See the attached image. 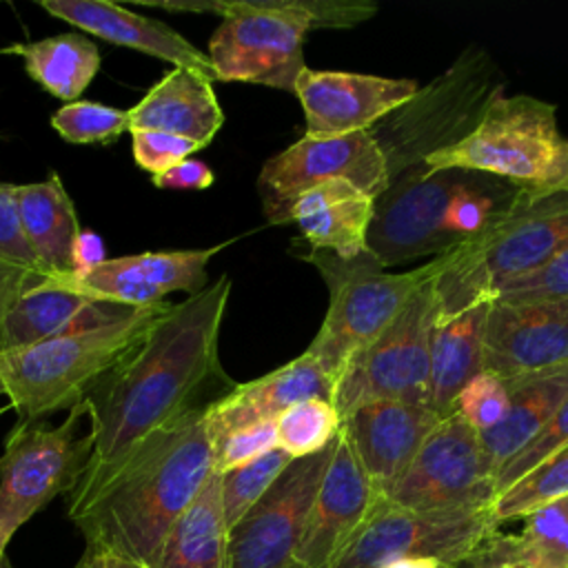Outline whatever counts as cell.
Returning a JSON list of instances; mask_svg holds the SVG:
<instances>
[{"label":"cell","instance_id":"6da1fadb","mask_svg":"<svg viewBox=\"0 0 568 568\" xmlns=\"http://www.w3.org/2000/svg\"><path fill=\"white\" fill-rule=\"evenodd\" d=\"M231 295V277L184 302L169 304L142 342L84 395L91 457L67 495V513L80 510L155 430L209 408L204 390L226 379L220 355V326Z\"/></svg>","mask_w":568,"mask_h":568},{"label":"cell","instance_id":"7a4b0ae2","mask_svg":"<svg viewBox=\"0 0 568 568\" xmlns=\"http://www.w3.org/2000/svg\"><path fill=\"white\" fill-rule=\"evenodd\" d=\"M211 473L213 442L202 408L151 433L69 519L84 535L87 548L111 550L149 568Z\"/></svg>","mask_w":568,"mask_h":568},{"label":"cell","instance_id":"3957f363","mask_svg":"<svg viewBox=\"0 0 568 568\" xmlns=\"http://www.w3.org/2000/svg\"><path fill=\"white\" fill-rule=\"evenodd\" d=\"M530 202L517 186L466 169L402 175L375 200L368 251L386 268L448 253Z\"/></svg>","mask_w":568,"mask_h":568},{"label":"cell","instance_id":"277c9868","mask_svg":"<svg viewBox=\"0 0 568 568\" xmlns=\"http://www.w3.org/2000/svg\"><path fill=\"white\" fill-rule=\"evenodd\" d=\"M164 11H209L222 18L209 40L215 80L293 91L304 69L311 29H346L368 20L366 0H135Z\"/></svg>","mask_w":568,"mask_h":568},{"label":"cell","instance_id":"5b68a950","mask_svg":"<svg viewBox=\"0 0 568 568\" xmlns=\"http://www.w3.org/2000/svg\"><path fill=\"white\" fill-rule=\"evenodd\" d=\"M169 302L133 308L113 320L0 355V386L20 424L82 404L89 388L122 362Z\"/></svg>","mask_w":568,"mask_h":568},{"label":"cell","instance_id":"8992f818","mask_svg":"<svg viewBox=\"0 0 568 568\" xmlns=\"http://www.w3.org/2000/svg\"><path fill=\"white\" fill-rule=\"evenodd\" d=\"M466 169L517 186L530 202L568 193V138L557 109L532 95H497L459 142L424 160V171Z\"/></svg>","mask_w":568,"mask_h":568},{"label":"cell","instance_id":"52a82bcc","mask_svg":"<svg viewBox=\"0 0 568 568\" xmlns=\"http://www.w3.org/2000/svg\"><path fill=\"white\" fill-rule=\"evenodd\" d=\"M568 246V193L526 202L484 235L450 248L433 282L437 317L493 302Z\"/></svg>","mask_w":568,"mask_h":568},{"label":"cell","instance_id":"ba28073f","mask_svg":"<svg viewBox=\"0 0 568 568\" xmlns=\"http://www.w3.org/2000/svg\"><path fill=\"white\" fill-rule=\"evenodd\" d=\"M306 260L317 266L331 295L324 322L306 353L335 386L348 362L395 320L419 286L437 277L444 264V255H437L424 266L388 273L371 251L342 260L317 248H311Z\"/></svg>","mask_w":568,"mask_h":568},{"label":"cell","instance_id":"9c48e42d","mask_svg":"<svg viewBox=\"0 0 568 568\" xmlns=\"http://www.w3.org/2000/svg\"><path fill=\"white\" fill-rule=\"evenodd\" d=\"M493 80L490 60L468 51L439 80L386 115L384 129L371 135L386 158L388 184L424 171L428 155L468 135L486 106L501 95Z\"/></svg>","mask_w":568,"mask_h":568},{"label":"cell","instance_id":"30bf717a","mask_svg":"<svg viewBox=\"0 0 568 568\" xmlns=\"http://www.w3.org/2000/svg\"><path fill=\"white\" fill-rule=\"evenodd\" d=\"M84 404H75L60 426L44 422L9 430L0 455V552L11 537L53 497L69 495L91 457V435L78 437Z\"/></svg>","mask_w":568,"mask_h":568},{"label":"cell","instance_id":"8fae6325","mask_svg":"<svg viewBox=\"0 0 568 568\" xmlns=\"http://www.w3.org/2000/svg\"><path fill=\"white\" fill-rule=\"evenodd\" d=\"M433 282L419 286L395 320L348 362L333 399L339 417L373 399L428 406L430 333L437 320Z\"/></svg>","mask_w":568,"mask_h":568},{"label":"cell","instance_id":"7c38bea8","mask_svg":"<svg viewBox=\"0 0 568 568\" xmlns=\"http://www.w3.org/2000/svg\"><path fill=\"white\" fill-rule=\"evenodd\" d=\"M497 528L490 508L417 513L379 495L333 568H384L408 557L457 568Z\"/></svg>","mask_w":568,"mask_h":568},{"label":"cell","instance_id":"4fadbf2b","mask_svg":"<svg viewBox=\"0 0 568 568\" xmlns=\"http://www.w3.org/2000/svg\"><path fill=\"white\" fill-rule=\"evenodd\" d=\"M384 497L417 513L490 508L495 473L479 433L457 413L442 419Z\"/></svg>","mask_w":568,"mask_h":568},{"label":"cell","instance_id":"5bb4252c","mask_svg":"<svg viewBox=\"0 0 568 568\" xmlns=\"http://www.w3.org/2000/svg\"><path fill=\"white\" fill-rule=\"evenodd\" d=\"M346 180L373 200L388 189L386 158L371 131L346 135H302L284 151L268 158L257 175V191L271 224H284L288 206L304 191Z\"/></svg>","mask_w":568,"mask_h":568},{"label":"cell","instance_id":"9a60e30c","mask_svg":"<svg viewBox=\"0 0 568 568\" xmlns=\"http://www.w3.org/2000/svg\"><path fill=\"white\" fill-rule=\"evenodd\" d=\"M333 446L293 459L229 530L226 568H291Z\"/></svg>","mask_w":568,"mask_h":568},{"label":"cell","instance_id":"2e32d148","mask_svg":"<svg viewBox=\"0 0 568 568\" xmlns=\"http://www.w3.org/2000/svg\"><path fill=\"white\" fill-rule=\"evenodd\" d=\"M231 242L209 248L186 251H151L140 255H126L104 260L84 275L49 277L55 284L80 293L84 297L109 302L126 308H144L166 302L171 293L195 295L209 286L206 266Z\"/></svg>","mask_w":568,"mask_h":568},{"label":"cell","instance_id":"e0dca14e","mask_svg":"<svg viewBox=\"0 0 568 568\" xmlns=\"http://www.w3.org/2000/svg\"><path fill=\"white\" fill-rule=\"evenodd\" d=\"M568 364V300H493L484 320V371L501 379Z\"/></svg>","mask_w":568,"mask_h":568},{"label":"cell","instance_id":"ac0fdd59","mask_svg":"<svg viewBox=\"0 0 568 568\" xmlns=\"http://www.w3.org/2000/svg\"><path fill=\"white\" fill-rule=\"evenodd\" d=\"M419 87L404 78H382L353 71H317L304 67L293 93L300 98L306 135L331 138L371 131L417 95Z\"/></svg>","mask_w":568,"mask_h":568},{"label":"cell","instance_id":"d6986e66","mask_svg":"<svg viewBox=\"0 0 568 568\" xmlns=\"http://www.w3.org/2000/svg\"><path fill=\"white\" fill-rule=\"evenodd\" d=\"M379 495L346 437L337 433L291 568H333Z\"/></svg>","mask_w":568,"mask_h":568},{"label":"cell","instance_id":"ffe728a7","mask_svg":"<svg viewBox=\"0 0 568 568\" xmlns=\"http://www.w3.org/2000/svg\"><path fill=\"white\" fill-rule=\"evenodd\" d=\"M439 422L424 404L373 399L342 415L339 433L375 488L386 495Z\"/></svg>","mask_w":568,"mask_h":568},{"label":"cell","instance_id":"44dd1931","mask_svg":"<svg viewBox=\"0 0 568 568\" xmlns=\"http://www.w3.org/2000/svg\"><path fill=\"white\" fill-rule=\"evenodd\" d=\"M38 4L53 18H60L89 36L160 58L178 69L195 71L215 82V71L206 53L162 20L135 13L109 0H40Z\"/></svg>","mask_w":568,"mask_h":568},{"label":"cell","instance_id":"7402d4cb","mask_svg":"<svg viewBox=\"0 0 568 568\" xmlns=\"http://www.w3.org/2000/svg\"><path fill=\"white\" fill-rule=\"evenodd\" d=\"M304 399H335V384L306 351L257 379L231 386L215 399L206 408L211 442L251 424L275 422Z\"/></svg>","mask_w":568,"mask_h":568},{"label":"cell","instance_id":"603a6c76","mask_svg":"<svg viewBox=\"0 0 568 568\" xmlns=\"http://www.w3.org/2000/svg\"><path fill=\"white\" fill-rule=\"evenodd\" d=\"M373 213L371 195L346 180H331L297 195L288 206L286 222H295L311 248L355 260L368 253Z\"/></svg>","mask_w":568,"mask_h":568},{"label":"cell","instance_id":"cb8c5ba5","mask_svg":"<svg viewBox=\"0 0 568 568\" xmlns=\"http://www.w3.org/2000/svg\"><path fill=\"white\" fill-rule=\"evenodd\" d=\"M224 124L213 82L189 69L173 67L144 98L129 109V129L162 131L197 142L202 149Z\"/></svg>","mask_w":568,"mask_h":568},{"label":"cell","instance_id":"d4e9b609","mask_svg":"<svg viewBox=\"0 0 568 568\" xmlns=\"http://www.w3.org/2000/svg\"><path fill=\"white\" fill-rule=\"evenodd\" d=\"M133 308L98 302L73 293L53 280L29 291L4 317L0 331V355L36 346L44 339L113 320Z\"/></svg>","mask_w":568,"mask_h":568},{"label":"cell","instance_id":"484cf974","mask_svg":"<svg viewBox=\"0 0 568 568\" xmlns=\"http://www.w3.org/2000/svg\"><path fill=\"white\" fill-rule=\"evenodd\" d=\"M18 217L24 240L47 277H71L75 242L82 233L75 206L60 182L49 173L44 182L16 184Z\"/></svg>","mask_w":568,"mask_h":568},{"label":"cell","instance_id":"4316f807","mask_svg":"<svg viewBox=\"0 0 568 568\" xmlns=\"http://www.w3.org/2000/svg\"><path fill=\"white\" fill-rule=\"evenodd\" d=\"M488 304L470 306L450 317H437L433 324L428 406L439 419L455 413L462 388L484 373V320Z\"/></svg>","mask_w":568,"mask_h":568},{"label":"cell","instance_id":"83f0119b","mask_svg":"<svg viewBox=\"0 0 568 568\" xmlns=\"http://www.w3.org/2000/svg\"><path fill=\"white\" fill-rule=\"evenodd\" d=\"M506 384L510 404L504 419L495 428L479 433L495 477L568 397V364L532 375L510 377Z\"/></svg>","mask_w":568,"mask_h":568},{"label":"cell","instance_id":"f1b7e54d","mask_svg":"<svg viewBox=\"0 0 568 568\" xmlns=\"http://www.w3.org/2000/svg\"><path fill=\"white\" fill-rule=\"evenodd\" d=\"M226 546L222 477L213 470L197 497L166 532L149 568H226Z\"/></svg>","mask_w":568,"mask_h":568},{"label":"cell","instance_id":"f546056e","mask_svg":"<svg viewBox=\"0 0 568 568\" xmlns=\"http://www.w3.org/2000/svg\"><path fill=\"white\" fill-rule=\"evenodd\" d=\"M517 535L493 530L462 564H521L530 568H568V495L530 515Z\"/></svg>","mask_w":568,"mask_h":568},{"label":"cell","instance_id":"4dcf8cb0","mask_svg":"<svg viewBox=\"0 0 568 568\" xmlns=\"http://www.w3.org/2000/svg\"><path fill=\"white\" fill-rule=\"evenodd\" d=\"M2 55H20L27 75L47 93L75 102L100 69V49L84 33H60L36 42L9 44Z\"/></svg>","mask_w":568,"mask_h":568},{"label":"cell","instance_id":"1f68e13d","mask_svg":"<svg viewBox=\"0 0 568 568\" xmlns=\"http://www.w3.org/2000/svg\"><path fill=\"white\" fill-rule=\"evenodd\" d=\"M568 495V446L544 459L504 493L490 506L495 524L524 519L539 506Z\"/></svg>","mask_w":568,"mask_h":568},{"label":"cell","instance_id":"d6a6232c","mask_svg":"<svg viewBox=\"0 0 568 568\" xmlns=\"http://www.w3.org/2000/svg\"><path fill=\"white\" fill-rule=\"evenodd\" d=\"M342 417L328 399H304L275 419L277 448L291 459L308 457L331 446L339 433Z\"/></svg>","mask_w":568,"mask_h":568},{"label":"cell","instance_id":"836d02e7","mask_svg":"<svg viewBox=\"0 0 568 568\" xmlns=\"http://www.w3.org/2000/svg\"><path fill=\"white\" fill-rule=\"evenodd\" d=\"M291 462L293 459L282 448H273L266 455L220 475L222 513L229 530L257 504Z\"/></svg>","mask_w":568,"mask_h":568},{"label":"cell","instance_id":"e575fe53","mask_svg":"<svg viewBox=\"0 0 568 568\" xmlns=\"http://www.w3.org/2000/svg\"><path fill=\"white\" fill-rule=\"evenodd\" d=\"M51 126L71 144H113L129 131V111L102 102L75 100L51 115Z\"/></svg>","mask_w":568,"mask_h":568},{"label":"cell","instance_id":"d590c367","mask_svg":"<svg viewBox=\"0 0 568 568\" xmlns=\"http://www.w3.org/2000/svg\"><path fill=\"white\" fill-rule=\"evenodd\" d=\"M568 446V397L550 415V419L539 428V433L497 473L495 477V497L539 466L550 455Z\"/></svg>","mask_w":568,"mask_h":568},{"label":"cell","instance_id":"8d00e7d4","mask_svg":"<svg viewBox=\"0 0 568 568\" xmlns=\"http://www.w3.org/2000/svg\"><path fill=\"white\" fill-rule=\"evenodd\" d=\"M508 404L510 393L506 379L484 371L462 388L455 402V413L477 433H486L504 419Z\"/></svg>","mask_w":568,"mask_h":568},{"label":"cell","instance_id":"74e56055","mask_svg":"<svg viewBox=\"0 0 568 568\" xmlns=\"http://www.w3.org/2000/svg\"><path fill=\"white\" fill-rule=\"evenodd\" d=\"M277 448L275 422H260L237 428L213 444V470L226 473Z\"/></svg>","mask_w":568,"mask_h":568},{"label":"cell","instance_id":"f35d334b","mask_svg":"<svg viewBox=\"0 0 568 568\" xmlns=\"http://www.w3.org/2000/svg\"><path fill=\"white\" fill-rule=\"evenodd\" d=\"M495 300L532 302V300H568V246L557 251L544 266L526 277L510 282Z\"/></svg>","mask_w":568,"mask_h":568},{"label":"cell","instance_id":"ab89813d","mask_svg":"<svg viewBox=\"0 0 568 568\" xmlns=\"http://www.w3.org/2000/svg\"><path fill=\"white\" fill-rule=\"evenodd\" d=\"M133 140V158L135 164L142 171H149L151 175H160L166 169L175 166L178 162L186 160L202 146L193 140L178 138L162 131H149V129H129Z\"/></svg>","mask_w":568,"mask_h":568},{"label":"cell","instance_id":"60d3db41","mask_svg":"<svg viewBox=\"0 0 568 568\" xmlns=\"http://www.w3.org/2000/svg\"><path fill=\"white\" fill-rule=\"evenodd\" d=\"M0 260L40 271L20 226L18 204H16V184H9V182H0Z\"/></svg>","mask_w":568,"mask_h":568},{"label":"cell","instance_id":"b9f144b4","mask_svg":"<svg viewBox=\"0 0 568 568\" xmlns=\"http://www.w3.org/2000/svg\"><path fill=\"white\" fill-rule=\"evenodd\" d=\"M44 280L49 277L36 268H27L22 264L0 260V331H2L4 317L18 304V300L24 297L29 291L38 288Z\"/></svg>","mask_w":568,"mask_h":568},{"label":"cell","instance_id":"7bdbcfd3","mask_svg":"<svg viewBox=\"0 0 568 568\" xmlns=\"http://www.w3.org/2000/svg\"><path fill=\"white\" fill-rule=\"evenodd\" d=\"M215 175L209 164L202 160H182L175 166L166 169L160 175H153V184L158 189H171V191H204L213 184Z\"/></svg>","mask_w":568,"mask_h":568},{"label":"cell","instance_id":"ee69618b","mask_svg":"<svg viewBox=\"0 0 568 568\" xmlns=\"http://www.w3.org/2000/svg\"><path fill=\"white\" fill-rule=\"evenodd\" d=\"M104 257V244L93 231H82L78 242H75V253H73V275H84L98 264H102Z\"/></svg>","mask_w":568,"mask_h":568},{"label":"cell","instance_id":"f6af8a7d","mask_svg":"<svg viewBox=\"0 0 568 568\" xmlns=\"http://www.w3.org/2000/svg\"><path fill=\"white\" fill-rule=\"evenodd\" d=\"M75 568H146L140 561L126 559L122 555H115L111 550H95V548H87L84 557L78 561Z\"/></svg>","mask_w":568,"mask_h":568},{"label":"cell","instance_id":"bcb514c9","mask_svg":"<svg viewBox=\"0 0 568 568\" xmlns=\"http://www.w3.org/2000/svg\"><path fill=\"white\" fill-rule=\"evenodd\" d=\"M384 568H453V566H448L439 559H433V557H408V559L390 561Z\"/></svg>","mask_w":568,"mask_h":568},{"label":"cell","instance_id":"7dc6e473","mask_svg":"<svg viewBox=\"0 0 568 568\" xmlns=\"http://www.w3.org/2000/svg\"><path fill=\"white\" fill-rule=\"evenodd\" d=\"M457 568H530V566H521V564H488V566H464V564H459Z\"/></svg>","mask_w":568,"mask_h":568},{"label":"cell","instance_id":"c3c4849f","mask_svg":"<svg viewBox=\"0 0 568 568\" xmlns=\"http://www.w3.org/2000/svg\"><path fill=\"white\" fill-rule=\"evenodd\" d=\"M0 568H9V566L4 564V552H0Z\"/></svg>","mask_w":568,"mask_h":568},{"label":"cell","instance_id":"681fc988","mask_svg":"<svg viewBox=\"0 0 568 568\" xmlns=\"http://www.w3.org/2000/svg\"><path fill=\"white\" fill-rule=\"evenodd\" d=\"M2 410H4V408H0V415H2Z\"/></svg>","mask_w":568,"mask_h":568},{"label":"cell","instance_id":"f907efd6","mask_svg":"<svg viewBox=\"0 0 568 568\" xmlns=\"http://www.w3.org/2000/svg\"><path fill=\"white\" fill-rule=\"evenodd\" d=\"M0 395H2V386H0Z\"/></svg>","mask_w":568,"mask_h":568}]
</instances>
